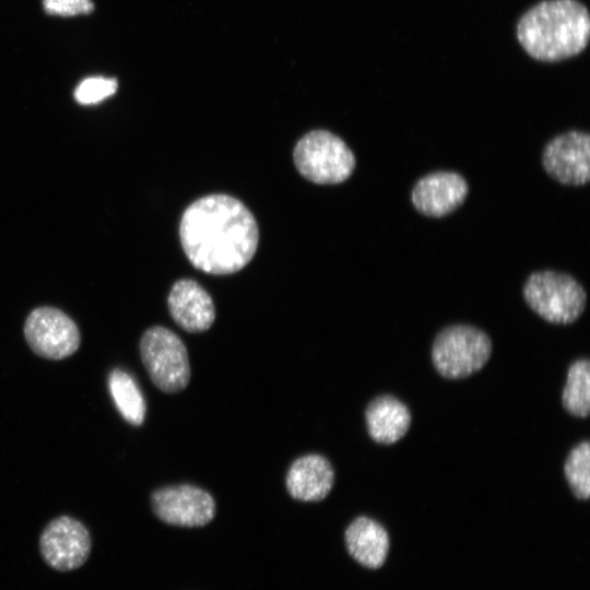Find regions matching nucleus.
Listing matches in <instances>:
<instances>
[{
  "label": "nucleus",
  "mask_w": 590,
  "mask_h": 590,
  "mask_svg": "<svg viewBox=\"0 0 590 590\" xmlns=\"http://www.w3.org/2000/svg\"><path fill=\"white\" fill-rule=\"evenodd\" d=\"M179 237L194 268L225 275L250 262L258 247L259 229L255 216L241 201L217 193L204 196L185 210Z\"/></svg>",
  "instance_id": "nucleus-1"
},
{
  "label": "nucleus",
  "mask_w": 590,
  "mask_h": 590,
  "mask_svg": "<svg viewBox=\"0 0 590 590\" xmlns=\"http://www.w3.org/2000/svg\"><path fill=\"white\" fill-rule=\"evenodd\" d=\"M590 16L577 0H544L529 9L517 24V38L539 61L554 62L579 55L588 45Z\"/></svg>",
  "instance_id": "nucleus-2"
},
{
  "label": "nucleus",
  "mask_w": 590,
  "mask_h": 590,
  "mask_svg": "<svg viewBox=\"0 0 590 590\" xmlns=\"http://www.w3.org/2000/svg\"><path fill=\"white\" fill-rule=\"evenodd\" d=\"M522 293L529 307L552 323H573L587 304L581 284L571 275L553 270L530 274Z\"/></svg>",
  "instance_id": "nucleus-3"
},
{
  "label": "nucleus",
  "mask_w": 590,
  "mask_h": 590,
  "mask_svg": "<svg viewBox=\"0 0 590 590\" xmlns=\"http://www.w3.org/2000/svg\"><path fill=\"white\" fill-rule=\"evenodd\" d=\"M299 174L319 185L346 180L355 168V156L347 144L327 130H312L302 137L293 152Z\"/></svg>",
  "instance_id": "nucleus-4"
},
{
  "label": "nucleus",
  "mask_w": 590,
  "mask_h": 590,
  "mask_svg": "<svg viewBox=\"0 0 590 590\" xmlns=\"http://www.w3.org/2000/svg\"><path fill=\"white\" fill-rule=\"evenodd\" d=\"M492 341L486 332L470 324H452L436 335L432 361L445 378H464L480 370L492 353Z\"/></svg>",
  "instance_id": "nucleus-5"
},
{
  "label": "nucleus",
  "mask_w": 590,
  "mask_h": 590,
  "mask_svg": "<svg viewBox=\"0 0 590 590\" xmlns=\"http://www.w3.org/2000/svg\"><path fill=\"white\" fill-rule=\"evenodd\" d=\"M141 361L155 387L166 393L184 390L190 380L188 351L172 330L154 326L141 337Z\"/></svg>",
  "instance_id": "nucleus-6"
},
{
  "label": "nucleus",
  "mask_w": 590,
  "mask_h": 590,
  "mask_svg": "<svg viewBox=\"0 0 590 590\" xmlns=\"http://www.w3.org/2000/svg\"><path fill=\"white\" fill-rule=\"evenodd\" d=\"M24 338L31 350L38 356L60 361L74 354L81 343L76 323L62 310L43 306L27 316Z\"/></svg>",
  "instance_id": "nucleus-7"
},
{
  "label": "nucleus",
  "mask_w": 590,
  "mask_h": 590,
  "mask_svg": "<svg viewBox=\"0 0 590 590\" xmlns=\"http://www.w3.org/2000/svg\"><path fill=\"white\" fill-rule=\"evenodd\" d=\"M151 507L158 519L178 527H202L215 516V502L211 494L190 484L155 489L151 495Z\"/></svg>",
  "instance_id": "nucleus-8"
},
{
  "label": "nucleus",
  "mask_w": 590,
  "mask_h": 590,
  "mask_svg": "<svg viewBox=\"0 0 590 590\" xmlns=\"http://www.w3.org/2000/svg\"><path fill=\"white\" fill-rule=\"evenodd\" d=\"M91 546V535L86 527L70 516L52 519L39 538L43 558L59 571L81 567L88 558Z\"/></svg>",
  "instance_id": "nucleus-9"
},
{
  "label": "nucleus",
  "mask_w": 590,
  "mask_h": 590,
  "mask_svg": "<svg viewBox=\"0 0 590 590\" xmlns=\"http://www.w3.org/2000/svg\"><path fill=\"white\" fill-rule=\"evenodd\" d=\"M545 172L560 184L582 186L590 179V137L570 130L553 138L542 153Z\"/></svg>",
  "instance_id": "nucleus-10"
},
{
  "label": "nucleus",
  "mask_w": 590,
  "mask_h": 590,
  "mask_svg": "<svg viewBox=\"0 0 590 590\" xmlns=\"http://www.w3.org/2000/svg\"><path fill=\"white\" fill-rule=\"evenodd\" d=\"M469 192L467 180L455 172H435L420 178L411 192L415 209L430 217L457 210Z\"/></svg>",
  "instance_id": "nucleus-11"
},
{
  "label": "nucleus",
  "mask_w": 590,
  "mask_h": 590,
  "mask_svg": "<svg viewBox=\"0 0 590 590\" xmlns=\"http://www.w3.org/2000/svg\"><path fill=\"white\" fill-rule=\"evenodd\" d=\"M167 304L173 320L187 332L206 331L215 320V307L210 294L194 280L175 282Z\"/></svg>",
  "instance_id": "nucleus-12"
},
{
  "label": "nucleus",
  "mask_w": 590,
  "mask_h": 590,
  "mask_svg": "<svg viewBox=\"0 0 590 590\" xmlns=\"http://www.w3.org/2000/svg\"><path fill=\"white\" fill-rule=\"evenodd\" d=\"M334 479V469L326 457L308 453L293 461L286 473L285 485L294 499L319 502L329 495Z\"/></svg>",
  "instance_id": "nucleus-13"
},
{
  "label": "nucleus",
  "mask_w": 590,
  "mask_h": 590,
  "mask_svg": "<svg viewBox=\"0 0 590 590\" xmlns=\"http://www.w3.org/2000/svg\"><path fill=\"white\" fill-rule=\"evenodd\" d=\"M411 420L409 408L390 394L376 397L365 410L367 432L378 444L390 445L400 440L408 433Z\"/></svg>",
  "instance_id": "nucleus-14"
},
{
  "label": "nucleus",
  "mask_w": 590,
  "mask_h": 590,
  "mask_svg": "<svg viewBox=\"0 0 590 590\" xmlns=\"http://www.w3.org/2000/svg\"><path fill=\"white\" fill-rule=\"evenodd\" d=\"M344 536L349 553L359 564L378 568L385 563L390 543L388 532L379 522L357 517L349 524Z\"/></svg>",
  "instance_id": "nucleus-15"
},
{
  "label": "nucleus",
  "mask_w": 590,
  "mask_h": 590,
  "mask_svg": "<svg viewBox=\"0 0 590 590\" xmlns=\"http://www.w3.org/2000/svg\"><path fill=\"white\" fill-rule=\"evenodd\" d=\"M108 390L125 421L140 426L145 418L146 405L134 378L121 368H114L108 375Z\"/></svg>",
  "instance_id": "nucleus-16"
},
{
  "label": "nucleus",
  "mask_w": 590,
  "mask_h": 590,
  "mask_svg": "<svg viewBox=\"0 0 590 590\" xmlns=\"http://www.w3.org/2000/svg\"><path fill=\"white\" fill-rule=\"evenodd\" d=\"M562 403L571 415L577 417L589 415L590 363L588 358H579L569 366L562 393Z\"/></svg>",
  "instance_id": "nucleus-17"
},
{
  "label": "nucleus",
  "mask_w": 590,
  "mask_h": 590,
  "mask_svg": "<svg viewBox=\"0 0 590 590\" xmlns=\"http://www.w3.org/2000/svg\"><path fill=\"white\" fill-rule=\"evenodd\" d=\"M565 477L573 494L587 500L590 495V444L588 440L576 445L564 464Z\"/></svg>",
  "instance_id": "nucleus-18"
},
{
  "label": "nucleus",
  "mask_w": 590,
  "mask_h": 590,
  "mask_svg": "<svg viewBox=\"0 0 590 590\" xmlns=\"http://www.w3.org/2000/svg\"><path fill=\"white\" fill-rule=\"evenodd\" d=\"M117 87L118 82L115 78L90 76L78 84L73 96L81 105H94L114 95Z\"/></svg>",
  "instance_id": "nucleus-19"
},
{
  "label": "nucleus",
  "mask_w": 590,
  "mask_h": 590,
  "mask_svg": "<svg viewBox=\"0 0 590 590\" xmlns=\"http://www.w3.org/2000/svg\"><path fill=\"white\" fill-rule=\"evenodd\" d=\"M43 7L47 14L63 17L90 14L94 10L91 0H43Z\"/></svg>",
  "instance_id": "nucleus-20"
}]
</instances>
